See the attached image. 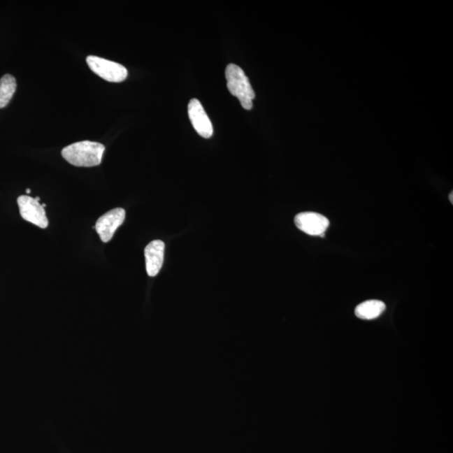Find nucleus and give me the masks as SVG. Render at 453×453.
<instances>
[{
	"mask_svg": "<svg viewBox=\"0 0 453 453\" xmlns=\"http://www.w3.org/2000/svg\"><path fill=\"white\" fill-rule=\"evenodd\" d=\"M295 224L298 229L312 236L324 237L330 222L325 216L317 213L305 212L297 214Z\"/></svg>",
	"mask_w": 453,
	"mask_h": 453,
	"instance_id": "423d86ee",
	"label": "nucleus"
},
{
	"mask_svg": "<svg viewBox=\"0 0 453 453\" xmlns=\"http://www.w3.org/2000/svg\"><path fill=\"white\" fill-rule=\"evenodd\" d=\"M124 220L125 211L121 208L110 210L100 217L96 222L95 229L101 240L103 243L110 241L116 230L123 224Z\"/></svg>",
	"mask_w": 453,
	"mask_h": 453,
	"instance_id": "39448f33",
	"label": "nucleus"
},
{
	"mask_svg": "<svg viewBox=\"0 0 453 453\" xmlns=\"http://www.w3.org/2000/svg\"><path fill=\"white\" fill-rule=\"evenodd\" d=\"M165 243L161 240L150 242L145 249L146 271L149 276L158 275L163 266Z\"/></svg>",
	"mask_w": 453,
	"mask_h": 453,
	"instance_id": "6e6552de",
	"label": "nucleus"
},
{
	"mask_svg": "<svg viewBox=\"0 0 453 453\" xmlns=\"http://www.w3.org/2000/svg\"><path fill=\"white\" fill-rule=\"evenodd\" d=\"M386 305L383 301L371 300L363 302L356 306L355 315L363 320H373L381 316L385 310Z\"/></svg>",
	"mask_w": 453,
	"mask_h": 453,
	"instance_id": "1a4fd4ad",
	"label": "nucleus"
},
{
	"mask_svg": "<svg viewBox=\"0 0 453 453\" xmlns=\"http://www.w3.org/2000/svg\"><path fill=\"white\" fill-rule=\"evenodd\" d=\"M188 115L193 127L199 136L205 138L213 136V124L200 101L196 99L190 101L188 104Z\"/></svg>",
	"mask_w": 453,
	"mask_h": 453,
	"instance_id": "0eeeda50",
	"label": "nucleus"
},
{
	"mask_svg": "<svg viewBox=\"0 0 453 453\" xmlns=\"http://www.w3.org/2000/svg\"><path fill=\"white\" fill-rule=\"evenodd\" d=\"M87 63L95 74L108 82H121L128 77L127 69L119 63L95 56L87 57Z\"/></svg>",
	"mask_w": 453,
	"mask_h": 453,
	"instance_id": "7ed1b4c3",
	"label": "nucleus"
},
{
	"mask_svg": "<svg viewBox=\"0 0 453 453\" xmlns=\"http://www.w3.org/2000/svg\"><path fill=\"white\" fill-rule=\"evenodd\" d=\"M105 146L100 143L85 141L74 143L62 151V157L71 165L92 167L102 162Z\"/></svg>",
	"mask_w": 453,
	"mask_h": 453,
	"instance_id": "f257e3e1",
	"label": "nucleus"
},
{
	"mask_svg": "<svg viewBox=\"0 0 453 453\" xmlns=\"http://www.w3.org/2000/svg\"><path fill=\"white\" fill-rule=\"evenodd\" d=\"M225 75L231 94L236 96L243 108L250 110L253 108L255 94L245 71L237 65L229 64L226 66Z\"/></svg>",
	"mask_w": 453,
	"mask_h": 453,
	"instance_id": "f03ea898",
	"label": "nucleus"
},
{
	"mask_svg": "<svg viewBox=\"0 0 453 453\" xmlns=\"http://www.w3.org/2000/svg\"><path fill=\"white\" fill-rule=\"evenodd\" d=\"M31 189L29 188L27 189V193H31Z\"/></svg>",
	"mask_w": 453,
	"mask_h": 453,
	"instance_id": "f8f14e48",
	"label": "nucleus"
},
{
	"mask_svg": "<svg viewBox=\"0 0 453 453\" xmlns=\"http://www.w3.org/2000/svg\"><path fill=\"white\" fill-rule=\"evenodd\" d=\"M16 87V80L12 75H4L0 79V108H6L10 102Z\"/></svg>",
	"mask_w": 453,
	"mask_h": 453,
	"instance_id": "9d476101",
	"label": "nucleus"
},
{
	"mask_svg": "<svg viewBox=\"0 0 453 453\" xmlns=\"http://www.w3.org/2000/svg\"><path fill=\"white\" fill-rule=\"evenodd\" d=\"M452 195H453V193L451 192L450 196H449V199H450L452 203H453Z\"/></svg>",
	"mask_w": 453,
	"mask_h": 453,
	"instance_id": "9b49d317",
	"label": "nucleus"
},
{
	"mask_svg": "<svg viewBox=\"0 0 453 453\" xmlns=\"http://www.w3.org/2000/svg\"><path fill=\"white\" fill-rule=\"evenodd\" d=\"M18 203L20 216L23 220L41 229H46L48 226V218L46 217L45 211L36 199L29 196H20L17 199Z\"/></svg>",
	"mask_w": 453,
	"mask_h": 453,
	"instance_id": "20e7f679",
	"label": "nucleus"
}]
</instances>
